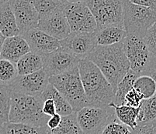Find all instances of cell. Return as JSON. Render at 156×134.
Wrapping results in <instances>:
<instances>
[{"instance_id":"1","label":"cell","mask_w":156,"mask_h":134,"mask_svg":"<svg viewBox=\"0 0 156 134\" xmlns=\"http://www.w3.org/2000/svg\"><path fill=\"white\" fill-rule=\"evenodd\" d=\"M86 59L100 69L114 92L130 70V64L123 49V42L108 46H96Z\"/></svg>"},{"instance_id":"2","label":"cell","mask_w":156,"mask_h":134,"mask_svg":"<svg viewBox=\"0 0 156 134\" xmlns=\"http://www.w3.org/2000/svg\"><path fill=\"white\" fill-rule=\"evenodd\" d=\"M78 67L89 106L108 107L115 92L100 69L88 59L80 60Z\"/></svg>"},{"instance_id":"3","label":"cell","mask_w":156,"mask_h":134,"mask_svg":"<svg viewBox=\"0 0 156 134\" xmlns=\"http://www.w3.org/2000/svg\"><path fill=\"white\" fill-rule=\"evenodd\" d=\"M44 102L40 96L12 93L9 122L42 127L47 125L49 116L42 111Z\"/></svg>"},{"instance_id":"4","label":"cell","mask_w":156,"mask_h":134,"mask_svg":"<svg viewBox=\"0 0 156 134\" xmlns=\"http://www.w3.org/2000/svg\"><path fill=\"white\" fill-rule=\"evenodd\" d=\"M49 83L67 100L74 113L89 106L79 75V67L62 74L49 77Z\"/></svg>"},{"instance_id":"5","label":"cell","mask_w":156,"mask_h":134,"mask_svg":"<svg viewBox=\"0 0 156 134\" xmlns=\"http://www.w3.org/2000/svg\"><path fill=\"white\" fill-rule=\"evenodd\" d=\"M123 49L130 64V70L140 76H149L156 70V58L150 52L141 38L127 35Z\"/></svg>"},{"instance_id":"6","label":"cell","mask_w":156,"mask_h":134,"mask_svg":"<svg viewBox=\"0 0 156 134\" xmlns=\"http://www.w3.org/2000/svg\"><path fill=\"white\" fill-rule=\"evenodd\" d=\"M123 18L127 35L143 39L146 32L156 22V12L128 0H124Z\"/></svg>"},{"instance_id":"7","label":"cell","mask_w":156,"mask_h":134,"mask_svg":"<svg viewBox=\"0 0 156 134\" xmlns=\"http://www.w3.org/2000/svg\"><path fill=\"white\" fill-rule=\"evenodd\" d=\"M123 2L124 0H86L85 3L96 22V30L107 26L124 29Z\"/></svg>"},{"instance_id":"8","label":"cell","mask_w":156,"mask_h":134,"mask_svg":"<svg viewBox=\"0 0 156 134\" xmlns=\"http://www.w3.org/2000/svg\"><path fill=\"white\" fill-rule=\"evenodd\" d=\"M76 113L79 127L86 134H102L110 122L116 119L113 107L86 106Z\"/></svg>"},{"instance_id":"9","label":"cell","mask_w":156,"mask_h":134,"mask_svg":"<svg viewBox=\"0 0 156 134\" xmlns=\"http://www.w3.org/2000/svg\"><path fill=\"white\" fill-rule=\"evenodd\" d=\"M64 12L71 32H95L96 31L97 26L94 16L85 2H68L64 5Z\"/></svg>"},{"instance_id":"10","label":"cell","mask_w":156,"mask_h":134,"mask_svg":"<svg viewBox=\"0 0 156 134\" xmlns=\"http://www.w3.org/2000/svg\"><path fill=\"white\" fill-rule=\"evenodd\" d=\"M42 57L44 62L43 70L48 77L58 76L76 68L80 61L79 58L61 46L55 51L42 56Z\"/></svg>"},{"instance_id":"11","label":"cell","mask_w":156,"mask_h":134,"mask_svg":"<svg viewBox=\"0 0 156 134\" xmlns=\"http://www.w3.org/2000/svg\"><path fill=\"white\" fill-rule=\"evenodd\" d=\"M49 84V77L44 70L31 74L18 76L9 86L12 93L40 96Z\"/></svg>"},{"instance_id":"12","label":"cell","mask_w":156,"mask_h":134,"mask_svg":"<svg viewBox=\"0 0 156 134\" xmlns=\"http://www.w3.org/2000/svg\"><path fill=\"white\" fill-rule=\"evenodd\" d=\"M15 16L20 35L36 29L40 17L30 0H9Z\"/></svg>"},{"instance_id":"13","label":"cell","mask_w":156,"mask_h":134,"mask_svg":"<svg viewBox=\"0 0 156 134\" xmlns=\"http://www.w3.org/2000/svg\"><path fill=\"white\" fill-rule=\"evenodd\" d=\"M60 46L82 59H86L96 45L95 32H72L68 37L59 41Z\"/></svg>"},{"instance_id":"14","label":"cell","mask_w":156,"mask_h":134,"mask_svg":"<svg viewBox=\"0 0 156 134\" xmlns=\"http://www.w3.org/2000/svg\"><path fill=\"white\" fill-rule=\"evenodd\" d=\"M64 5L51 13L41 18L37 26L38 29L58 41L68 37L72 32L64 12Z\"/></svg>"},{"instance_id":"15","label":"cell","mask_w":156,"mask_h":134,"mask_svg":"<svg viewBox=\"0 0 156 134\" xmlns=\"http://www.w3.org/2000/svg\"><path fill=\"white\" fill-rule=\"evenodd\" d=\"M27 41L30 52L41 56L49 54L60 47L58 39L51 37L38 28L20 35Z\"/></svg>"},{"instance_id":"16","label":"cell","mask_w":156,"mask_h":134,"mask_svg":"<svg viewBox=\"0 0 156 134\" xmlns=\"http://www.w3.org/2000/svg\"><path fill=\"white\" fill-rule=\"evenodd\" d=\"M30 52V49L27 41L22 36L19 35L12 37L5 38L0 54V58L9 60L16 64L21 57Z\"/></svg>"},{"instance_id":"17","label":"cell","mask_w":156,"mask_h":134,"mask_svg":"<svg viewBox=\"0 0 156 134\" xmlns=\"http://www.w3.org/2000/svg\"><path fill=\"white\" fill-rule=\"evenodd\" d=\"M0 32L5 38L20 35L19 29L9 0L0 2Z\"/></svg>"},{"instance_id":"18","label":"cell","mask_w":156,"mask_h":134,"mask_svg":"<svg viewBox=\"0 0 156 134\" xmlns=\"http://www.w3.org/2000/svg\"><path fill=\"white\" fill-rule=\"evenodd\" d=\"M97 46H108L123 42L127 36L124 29L117 26H107L95 32Z\"/></svg>"},{"instance_id":"19","label":"cell","mask_w":156,"mask_h":134,"mask_svg":"<svg viewBox=\"0 0 156 134\" xmlns=\"http://www.w3.org/2000/svg\"><path fill=\"white\" fill-rule=\"evenodd\" d=\"M16 66L18 76L31 74L43 70V57L41 55L30 52L21 57L16 63Z\"/></svg>"},{"instance_id":"20","label":"cell","mask_w":156,"mask_h":134,"mask_svg":"<svg viewBox=\"0 0 156 134\" xmlns=\"http://www.w3.org/2000/svg\"><path fill=\"white\" fill-rule=\"evenodd\" d=\"M40 98L41 99L43 102L48 99L53 100L55 107H56L57 113L62 116V117L68 116L74 113L72 106L69 103V102L62 96V94L53 86L51 85L50 83L48 84L41 95L40 96Z\"/></svg>"},{"instance_id":"21","label":"cell","mask_w":156,"mask_h":134,"mask_svg":"<svg viewBox=\"0 0 156 134\" xmlns=\"http://www.w3.org/2000/svg\"><path fill=\"white\" fill-rule=\"evenodd\" d=\"M109 106L113 108L116 118L119 122L128 126L132 130H134L137 127V119L139 113V109H140L139 107L134 108V107H130L127 105L116 106L113 103H111Z\"/></svg>"},{"instance_id":"22","label":"cell","mask_w":156,"mask_h":134,"mask_svg":"<svg viewBox=\"0 0 156 134\" xmlns=\"http://www.w3.org/2000/svg\"><path fill=\"white\" fill-rule=\"evenodd\" d=\"M139 108L137 126L156 124V93L151 98L143 100Z\"/></svg>"},{"instance_id":"23","label":"cell","mask_w":156,"mask_h":134,"mask_svg":"<svg viewBox=\"0 0 156 134\" xmlns=\"http://www.w3.org/2000/svg\"><path fill=\"white\" fill-rule=\"evenodd\" d=\"M139 76L130 70L127 72L125 77L123 78V80L120 82V83L117 86L116 91H115L114 98L113 100V103L116 106L124 105V98L125 96L128 93L130 90L134 89V84L136 79Z\"/></svg>"},{"instance_id":"24","label":"cell","mask_w":156,"mask_h":134,"mask_svg":"<svg viewBox=\"0 0 156 134\" xmlns=\"http://www.w3.org/2000/svg\"><path fill=\"white\" fill-rule=\"evenodd\" d=\"M47 126L38 127L22 123H6L0 126V132L2 134H48Z\"/></svg>"},{"instance_id":"25","label":"cell","mask_w":156,"mask_h":134,"mask_svg":"<svg viewBox=\"0 0 156 134\" xmlns=\"http://www.w3.org/2000/svg\"><path fill=\"white\" fill-rule=\"evenodd\" d=\"M48 134H86L79 127L76 120V113L62 117L60 126L56 129H48Z\"/></svg>"},{"instance_id":"26","label":"cell","mask_w":156,"mask_h":134,"mask_svg":"<svg viewBox=\"0 0 156 134\" xmlns=\"http://www.w3.org/2000/svg\"><path fill=\"white\" fill-rule=\"evenodd\" d=\"M134 89L143 96L144 100L150 99L155 95L156 85L153 79L149 76H140L136 79Z\"/></svg>"},{"instance_id":"27","label":"cell","mask_w":156,"mask_h":134,"mask_svg":"<svg viewBox=\"0 0 156 134\" xmlns=\"http://www.w3.org/2000/svg\"><path fill=\"white\" fill-rule=\"evenodd\" d=\"M12 91L8 86L0 84V126L9 122Z\"/></svg>"},{"instance_id":"28","label":"cell","mask_w":156,"mask_h":134,"mask_svg":"<svg viewBox=\"0 0 156 134\" xmlns=\"http://www.w3.org/2000/svg\"><path fill=\"white\" fill-rule=\"evenodd\" d=\"M18 77L15 63L0 58V84L9 87Z\"/></svg>"},{"instance_id":"29","label":"cell","mask_w":156,"mask_h":134,"mask_svg":"<svg viewBox=\"0 0 156 134\" xmlns=\"http://www.w3.org/2000/svg\"><path fill=\"white\" fill-rule=\"evenodd\" d=\"M39 15L40 19L60 8L63 4L58 0H30Z\"/></svg>"},{"instance_id":"30","label":"cell","mask_w":156,"mask_h":134,"mask_svg":"<svg viewBox=\"0 0 156 134\" xmlns=\"http://www.w3.org/2000/svg\"><path fill=\"white\" fill-rule=\"evenodd\" d=\"M102 134H132V129L116 119L106 126Z\"/></svg>"},{"instance_id":"31","label":"cell","mask_w":156,"mask_h":134,"mask_svg":"<svg viewBox=\"0 0 156 134\" xmlns=\"http://www.w3.org/2000/svg\"><path fill=\"white\" fill-rule=\"evenodd\" d=\"M143 40L150 52L156 58V22L153 24L146 32L143 37Z\"/></svg>"},{"instance_id":"32","label":"cell","mask_w":156,"mask_h":134,"mask_svg":"<svg viewBox=\"0 0 156 134\" xmlns=\"http://www.w3.org/2000/svg\"><path fill=\"white\" fill-rule=\"evenodd\" d=\"M143 100H144V98L139 93L137 90L133 89L125 96L124 105H127L130 107H134V108H138L141 106Z\"/></svg>"},{"instance_id":"33","label":"cell","mask_w":156,"mask_h":134,"mask_svg":"<svg viewBox=\"0 0 156 134\" xmlns=\"http://www.w3.org/2000/svg\"><path fill=\"white\" fill-rule=\"evenodd\" d=\"M156 124L137 126L132 130V134H155Z\"/></svg>"},{"instance_id":"34","label":"cell","mask_w":156,"mask_h":134,"mask_svg":"<svg viewBox=\"0 0 156 134\" xmlns=\"http://www.w3.org/2000/svg\"><path fill=\"white\" fill-rule=\"evenodd\" d=\"M42 111L45 115L49 117L52 116L55 113H57L56 107H55L53 100H51V99L44 100L43 103V107H42Z\"/></svg>"},{"instance_id":"35","label":"cell","mask_w":156,"mask_h":134,"mask_svg":"<svg viewBox=\"0 0 156 134\" xmlns=\"http://www.w3.org/2000/svg\"><path fill=\"white\" fill-rule=\"evenodd\" d=\"M62 120V116L59 114L55 113L52 116L49 117L48 123H47V127L49 129H56L57 127H58L60 126Z\"/></svg>"},{"instance_id":"36","label":"cell","mask_w":156,"mask_h":134,"mask_svg":"<svg viewBox=\"0 0 156 134\" xmlns=\"http://www.w3.org/2000/svg\"><path fill=\"white\" fill-rule=\"evenodd\" d=\"M128 1L136 5L149 8L156 12V0H128Z\"/></svg>"},{"instance_id":"37","label":"cell","mask_w":156,"mask_h":134,"mask_svg":"<svg viewBox=\"0 0 156 134\" xmlns=\"http://www.w3.org/2000/svg\"><path fill=\"white\" fill-rule=\"evenodd\" d=\"M5 39V36H4L1 33V32H0V54H1V51H2V46H3Z\"/></svg>"},{"instance_id":"38","label":"cell","mask_w":156,"mask_h":134,"mask_svg":"<svg viewBox=\"0 0 156 134\" xmlns=\"http://www.w3.org/2000/svg\"><path fill=\"white\" fill-rule=\"evenodd\" d=\"M149 77H151V78L153 79V80L154 81V83H155V85H156V70H154V71H152L151 73H150Z\"/></svg>"},{"instance_id":"39","label":"cell","mask_w":156,"mask_h":134,"mask_svg":"<svg viewBox=\"0 0 156 134\" xmlns=\"http://www.w3.org/2000/svg\"><path fill=\"white\" fill-rule=\"evenodd\" d=\"M86 0H68V2L70 3H76V2H86Z\"/></svg>"},{"instance_id":"40","label":"cell","mask_w":156,"mask_h":134,"mask_svg":"<svg viewBox=\"0 0 156 134\" xmlns=\"http://www.w3.org/2000/svg\"><path fill=\"white\" fill-rule=\"evenodd\" d=\"M59 2H62V4H66L68 3V0H58Z\"/></svg>"},{"instance_id":"41","label":"cell","mask_w":156,"mask_h":134,"mask_svg":"<svg viewBox=\"0 0 156 134\" xmlns=\"http://www.w3.org/2000/svg\"><path fill=\"white\" fill-rule=\"evenodd\" d=\"M2 1H4V0H0V2H2Z\"/></svg>"},{"instance_id":"42","label":"cell","mask_w":156,"mask_h":134,"mask_svg":"<svg viewBox=\"0 0 156 134\" xmlns=\"http://www.w3.org/2000/svg\"><path fill=\"white\" fill-rule=\"evenodd\" d=\"M155 134H156V126H155Z\"/></svg>"},{"instance_id":"43","label":"cell","mask_w":156,"mask_h":134,"mask_svg":"<svg viewBox=\"0 0 156 134\" xmlns=\"http://www.w3.org/2000/svg\"><path fill=\"white\" fill-rule=\"evenodd\" d=\"M0 134H2V133H1V132H0Z\"/></svg>"}]
</instances>
